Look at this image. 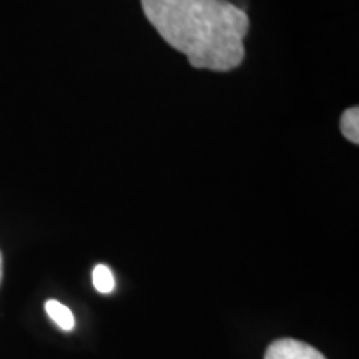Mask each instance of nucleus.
<instances>
[{
	"label": "nucleus",
	"mask_w": 359,
	"mask_h": 359,
	"mask_svg": "<svg viewBox=\"0 0 359 359\" xmlns=\"http://www.w3.org/2000/svg\"><path fill=\"white\" fill-rule=\"evenodd\" d=\"M339 128L344 138L358 145L359 143V109L358 107H351L341 115Z\"/></svg>",
	"instance_id": "4"
},
{
	"label": "nucleus",
	"mask_w": 359,
	"mask_h": 359,
	"mask_svg": "<svg viewBox=\"0 0 359 359\" xmlns=\"http://www.w3.org/2000/svg\"><path fill=\"white\" fill-rule=\"evenodd\" d=\"M92 281L98 293L109 294L115 290V276L107 264H97V266L93 268Z\"/></svg>",
	"instance_id": "5"
},
{
	"label": "nucleus",
	"mask_w": 359,
	"mask_h": 359,
	"mask_svg": "<svg viewBox=\"0 0 359 359\" xmlns=\"http://www.w3.org/2000/svg\"><path fill=\"white\" fill-rule=\"evenodd\" d=\"M264 359H326V356L303 341L285 338L269 344Z\"/></svg>",
	"instance_id": "2"
},
{
	"label": "nucleus",
	"mask_w": 359,
	"mask_h": 359,
	"mask_svg": "<svg viewBox=\"0 0 359 359\" xmlns=\"http://www.w3.org/2000/svg\"><path fill=\"white\" fill-rule=\"evenodd\" d=\"M2 276H4V258H2V251H0V283H2Z\"/></svg>",
	"instance_id": "6"
},
{
	"label": "nucleus",
	"mask_w": 359,
	"mask_h": 359,
	"mask_svg": "<svg viewBox=\"0 0 359 359\" xmlns=\"http://www.w3.org/2000/svg\"><path fill=\"white\" fill-rule=\"evenodd\" d=\"M160 37L193 69L231 72L243 64L250 17L228 0H140Z\"/></svg>",
	"instance_id": "1"
},
{
	"label": "nucleus",
	"mask_w": 359,
	"mask_h": 359,
	"mask_svg": "<svg viewBox=\"0 0 359 359\" xmlns=\"http://www.w3.org/2000/svg\"><path fill=\"white\" fill-rule=\"evenodd\" d=\"M45 311H47L50 320L64 331H72L75 327V318L74 313L70 311L65 304H62L57 299H48L45 303Z\"/></svg>",
	"instance_id": "3"
}]
</instances>
